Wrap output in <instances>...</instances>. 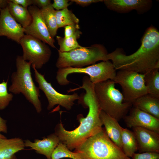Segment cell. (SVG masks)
Listing matches in <instances>:
<instances>
[{
  "label": "cell",
  "instance_id": "cell-34",
  "mask_svg": "<svg viewBox=\"0 0 159 159\" xmlns=\"http://www.w3.org/2000/svg\"><path fill=\"white\" fill-rule=\"evenodd\" d=\"M0 132L7 133V127L6 121L3 119L0 116Z\"/></svg>",
  "mask_w": 159,
  "mask_h": 159
},
{
  "label": "cell",
  "instance_id": "cell-17",
  "mask_svg": "<svg viewBox=\"0 0 159 159\" xmlns=\"http://www.w3.org/2000/svg\"><path fill=\"white\" fill-rule=\"evenodd\" d=\"M100 117L108 137L122 149L121 138L122 127L118 121L102 110L101 111Z\"/></svg>",
  "mask_w": 159,
  "mask_h": 159
},
{
  "label": "cell",
  "instance_id": "cell-23",
  "mask_svg": "<svg viewBox=\"0 0 159 159\" xmlns=\"http://www.w3.org/2000/svg\"><path fill=\"white\" fill-rule=\"evenodd\" d=\"M159 69L153 70L144 74L145 85L148 94L159 98Z\"/></svg>",
  "mask_w": 159,
  "mask_h": 159
},
{
  "label": "cell",
  "instance_id": "cell-25",
  "mask_svg": "<svg viewBox=\"0 0 159 159\" xmlns=\"http://www.w3.org/2000/svg\"><path fill=\"white\" fill-rule=\"evenodd\" d=\"M58 28L69 25L78 24L79 20L75 14L68 8L55 11Z\"/></svg>",
  "mask_w": 159,
  "mask_h": 159
},
{
  "label": "cell",
  "instance_id": "cell-2",
  "mask_svg": "<svg viewBox=\"0 0 159 159\" xmlns=\"http://www.w3.org/2000/svg\"><path fill=\"white\" fill-rule=\"evenodd\" d=\"M141 45L134 53L127 55L122 49L117 48L108 53L116 70H126L145 74L159 69V32L153 26L148 27L141 40Z\"/></svg>",
  "mask_w": 159,
  "mask_h": 159
},
{
  "label": "cell",
  "instance_id": "cell-26",
  "mask_svg": "<svg viewBox=\"0 0 159 159\" xmlns=\"http://www.w3.org/2000/svg\"><path fill=\"white\" fill-rule=\"evenodd\" d=\"M64 158L80 159L78 153L71 151L65 144L59 142L53 152L51 159H60Z\"/></svg>",
  "mask_w": 159,
  "mask_h": 159
},
{
  "label": "cell",
  "instance_id": "cell-3",
  "mask_svg": "<svg viewBox=\"0 0 159 159\" xmlns=\"http://www.w3.org/2000/svg\"><path fill=\"white\" fill-rule=\"evenodd\" d=\"M80 159H131L107 135L104 128L75 149Z\"/></svg>",
  "mask_w": 159,
  "mask_h": 159
},
{
  "label": "cell",
  "instance_id": "cell-21",
  "mask_svg": "<svg viewBox=\"0 0 159 159\" xmlns=\"http://www.w3.org/2000/svg\"><path fill=\"white\" fill-rule=\"evenodd\" d=\"M121 142L122 149L130 158L138 150L136 139L133 132L127 128L122 127Z\"/></svg>",
  "mask_w": 159,
  "mask_h": 159
},
{
  "label": "cell",
  "instance_id": "cell-9",
  "mask_svg": "<svg viewBox=\"0 0 159 159\" xmlns=\"http://www.w3.org/2000/svg\"><path fill=\"white\" fill-rule=\"evenodd\" d=\"M19 44L23 49L24 59L28 61L37 69L42 68L49 60L51 50L46 44L40 40L25 34Z\"/></svg>",
  "mask_w": 159,
  "mask_h": 159
},
{
  "label": "cell",
  "instance_id": "cell-30",
  "mask_svg": "<svg viewBox=\"0 0 159 159\" xmlns=\"http://www.w3.org/2000/svg\"><path fill=\"white\" fill-rule=\"evenodd\" d=\"M64 37L67 38L73 35L80 29L78 24L66 26L64 27Z\"/></svg>",
  "mask_w": 159,
  "mask_h": 159
},
{
  "label": "cell",
  "instance_id": "cell-19",
  "mask_svg": "<svg viewBox=\"0 0 159 159\" xmlns=\"http://www.w3.org/2000/svg\"><path fill=\"white\" fill-rule=\"evenodd\" d=\"M132 105L134 107L159 119V98L148 94L137 99Z\"/></svg>",
  "mask_w": 159,
  "mask_h": 159
},
{
  "label": "cell",
  "instance_id": "cell-31",
  "mask_svg": "<svg viewBox=\"0 0 159 159\" xmlns=\"http://www.w3.org/2000/svg\"><path fill=\"white\" fill-rule=\"evenodd\" d=\"M70 1L83 7L88 6L92 3L103 1L102 0H71Z\"/></svg>",
  "mask_w": 159,
  "mask_h": 159
},
{
  "label": "cell",
  "instance_id": "cell-32",
  "mask_svg": "<svg viewBox=\"0 0 159 159\" xmlns=\"http://www.w3.org/2000/svg\"><path fill=\"white\" fill-rule=\"evenodd\" d=\"M33 5L37 6L40 9L47 7L51 4L50 0H32Z\"/></svg>",
  "mask_w": 159,
  "mask_h": 159
},
{
  "label": "cell",
  "instance_id": "cell-20",
  "mask_svg": "<svg viewBox=\"0 0 159 159\" xmlns=\"http://www.w3.org/2000/svg\"><path fill=\"white\" fill-rule=\"evenodd\" d=\"M7 7L12 17L23 28L27 27L30 24L32 19L28 8L14 3L10 0Z\"/></svg>",
  "mask_w": 159,
  "mask_h": 159
},
{
  "label": "cell",
  "instance_id": "cell-38",
  "mask_svg": "<svg viewBox=\"0 0 159 159\" xmlns=\"http://www.w3.org/2000/svg\"><path fill=\"white\" fill-rule=\"evenodd\" d=\"M76 90H77V88H76Z\"/></svg>",
  "mask_w": 159,
  "mask_h": 159
},
{
  "label": "cell",
  "instance_id": "cell-18",
  "mask_svg": "<svg viewBox=\"0 0 159 159\" xmlns=\"http://www.w3.org/2000/svg\"><path fill=\"white\" fill-rule=\"evenodd\" d=\"M24 141L19 138L0 140V159H10L15 154L24 149Z\"/></svg>",
  "mask_w": 159,
  "mask_h": 159
},
{
  "label": "cell",
  "instance_id": "cell-1",
  "mask_svg": "<svg viewBox=\"0 0 159 159\" xmlns=\"http://www.w3.org/2000/svg\"><path fill=\"white\" fill-rule=\"evenodd\" d=\"M94 87L92 83L87 82L81 87L85 90V93L80 96L79 103L88 107L89 110L85 117L81 114L77 115V120L80 123L79 125L71 131L65 129L61 122L55 127L54 133L59 138L60 142L65 144L71 150L76 149L102 128L100 117L102 110L95 93Z\"/></svg>",
  "mask_w": 159,
  "mask_h": 159
},
{
  "label": "cell",
  "instance_id": "cell-8",
  "mask_svg": "<svg viewBox=\"0 0 159 159\" xmlns=\"http://www.w3.org/2000/svg\"><path fill=\"white\" fill-rule=\"evenodd\" d=\"M145 74L130 71L119 70L113 80L121 87L125 102L132 103L148 94L144 80Z\"/></svg>",
  "mask_w": 159,
  "mask_h": 159
},
{
  "label": "cell",
  "instance_id": "cell-37",
  "mask_svg": "<svg viewBox=\"0 0 159 159\" xmlns=\"http://www.w3.org/2000/svg\"><path fill=\"white\" fill-rule=\"evenodd\" d=\"M10 159H18L15 155H14Z\"/></svg>",
  "mask_w": 159,
  "mask_h": 159
},
{
  "label": "cell",
  "instance_id": "cell-5",
  "mask_svg": "<svg viewBox=\"0 0 159 159\" xmlns=\"http://www.w3.org/2000/svg\"><path fill=\"white\" fill-rule=\"evenodd\" d=\"M115 84L109 80L95 84L94 90L101 110L118 121L126 115L132 104L125 101Z\"/></svg>",
  "mask_w": 159,
  "mask_h": 159
},
{
  "label": "cell",
  "instance_id": "cell-36",
  "mask_svg": "<svg viewBox=\"0 0 159 159\" xmlns=\"http://www.w3.org/2000/svg\"><path fill=\"white\" fill-rule=\"evenodd\" d=\"M6 138L4 135H2L0 133V140Z\"/></svg>",
  "mask_w": 159,
  "mask_h": 159
},
{
  "label": "cell",
  "instance_id": "cell-33",
  "mask_svg": "<svg viewBox=\"0 0 159 159\" xmlns=\"http://www.w3.org/2000/svg\"><path fill=\"white\" fill-rule=\"evenodd\" d=\"M10 1L24 8L28 7L33 5L32 0H10Z\"/></svg>",
  "mask_w": 159,
  "mask_h": 159
},
{
  "label": "cell",
  "instance_id": "cell-24",
  "mask_svg": "<svg viewBox=\"0 0 159 159\" xmlns=\"http://www.w3.org/2000/svg\"><path fill=\"white\" fill-rule=\"evenodd\" d=\"M82 34V32L78 30L73 35L67 38L57 36L56 39L59 46L58 50L61 52H67L81 47L77 39Z\"/></svg>",
  "mask_w": 159,
  "mask_h": 159
},
{
  "label": "cell",
  "instance_id": "cell-22",
  "mask_svg": "<svg viewBox=\"0 0 159 159\" xmlns=\"http://www.w3.org/2000/svg\"><path fill=\"white\" fill-rule=\"evenodd\" d=\"M40 10L48 30L52 37L54 39L58 28L55 16L56 10L52 7L51 4Z\"/></svg>",
  "mask_w": 159,
  "mask_h": 159
},
{
  "label": "cell",
  "instance_id": "cell-16",
  "mask_svg": "<svg viewBox=\"0 0 159 159\" xmlns=\"http://www.w3.org/2000/svg\"><path fill=\"white\" fill-rule=\"evenodd\" d=\"M24 142L25 147H29L32 149L34 150L37 153L44 155L47 159H51L52 154L60 140L54 133L42 140L35 139L33 142L27 139Z\"/></svg>",
  "mask_w": 159,
  "mask_h": 159
},
{
  "label": "cell",
  "instance_id": "cell-13",
  "mask_svg": "<svg viewBox=\"0 0 159 159\" xmlns=\"http://www.w3.org/2000/svg\"><path fill=\"white\" fill-rule=\"evenodd\" d=\"M103 2L108 9L120 13L135 10L142 14L149 11L153 5L150 0H104Z\"/></svg>",
  "mask_w": 159,
  "mask_h": 159
},
{
  "label": "cell",
  "instance_id": "cell-35",
  "mask_svg": "<svg viewBox=\"0 0 159 159\" xmlns=\"http://www.w3.org/2000/svg\"><path fill=\"white\" fill-rule=\"evenodd\" d=\"M9 0H0V9H4L8 7Z\"/></svg>",
  "mask_w": 159,
  "mask_h": 159
},
{
  "label": "cell",
  "instance_id": "cell-7",
  "mask_svg": "<svg viewBox=\"0 0 159 159\" xmlns=\"http://www.w3.org/2000/svg\"><path fill=\"white\" fill-rule=\"evenodd\" d=\"M116 70L111 62L102 61L85 67L58 69L56 79L59 85H66L70 82L67 78L69 74L74 73H84L88 75L90 81L95 84L109 80H113L116 75Z\"/></svg>",
  "mask_w": 159,
  "mask_h": 159
},
{
  "label": "cell",
  "instance_id": "cell-14",
  "mask_svg": "<svg viewBox=\"0 0 159 159\" xmlns=\"http://www.w3.org/2000/svg\"><path fill=\"white\" fill-rule=\"evenodd\" d=\"M127 126L140 127L159 133V119L135 107L124 117Z\"/></svg>",
  "mask_w": 159,
  "mask_h": 159
},
{
  "label": "cell",
  "instance_id": "cell-39",
  "mask_svg": "<svg viewBox=\"0 0 159 159\" xmlns=\"http://www.w3.org/2000/svg\"></svg>",
  "mask_w": 159,
  "mask_h": 159
},
{
  "label": "cell",
  "instance_id": "cell-6",
  "mask_svg": "<svg viewBox=\"0 0 159 159\" xmlns=\"http://www.w3.org/2000/svg\"><path fill=\"white\" fill-rule=\"evenodd\" d=\"M58 51L56 66L58 69L80 68L94 64L100 60L107 61L108 54L106 48L100 44H95L88 47L82 46L67 52Z\"/></svg>",
  "mask_w": 159,
  "mask_h": 159
},
{
  "label": "cell",
  "instance_id": "cell-11",
  "mask_svg": "<svg viewBox=\"0 0 159 159\" xmlns=\"http://www.w3.org/2000/svg\"><path fill=\"white\" fill-rule=\"evenodd\" d=\"M28 9L32 19L30 24L24 28V33L40 40L52 48H55L54 39L52 37L48 30L42 18L40 9L34 5L29 6Z\"/></svg>",
  "mask_w": 159,
  "mask_h": 159
},
{
  "label": "cell",
  "instance_id": "cell-28",
  "mask_svg": "<svg viewBox=\"0 0 159 159\" xmlns=\"http://www.w3.org/2000/svg\"><path fill=\"white\" fill-rule=\"evenodd\" d=\"M131 159H159V153L145 152L134 153Z\"/></svg>",
  "mask_w": 159,
  "mask_h": 159
},
{
  "label": "cell",
  "instance_id": "cell-15",
  "mask_svg": "<svg viewBox=\"0 0 159 159\" xmlns=\"http://www.w3.org/2000/svg\"><path fill=\"white\" fill-rule=\"evenodd\" d=\"M132 129L139 153H159V133L139 127H133Z\"/></svg>",
  "mask_w": 159,
  "mask_h": 159
},
{
  "label": "cell",
  "instance_id": "cell-10",
  "mask_svg": "<svg viewBox=\"0 0 159 159\" xmlns=\"http://www.w3.org/2000/svg\"><path fill=\"white\" fill-rule=\"evenodd\" d=\"M32 67L34 70L35 80L39 85L38 87L44 92L47 99V110H49L58 105L67 110H70L74 104V102L80 98L78 94L74 93L67 95L59 93L53 87L50 82L47 81L44 75L39 72L34 66H32Z\"/></svg>",
  "mask_w": 159,
  "mask_h": 159
},
{
  "label": "cell",
  "instance_id": "cell-4",
  "mask_svg": "<svg viewBox=\"0 0 159 159\" xmlns=\"http://www.w3.org/2000/svg\"><path fill=\"white\" fill-rule=\"evenodd\" d=\"M16 71L11 75V84L9 90L15 94H22L34 106L37 113L42 111V105L39 99V89L35 84L31 75L30 63L25 60L22 56L16 59Z\"/></svg>",
  "mask_w": 159,
  "mask_h": 159
},
{
  "label": "cell",
  "instance_id": "cell-29",
  "mask_svg": "<svg viewBox=\"0 0 159 159\" xmlns=\"http://www.w3.org/2000/svg\"><path fill=\"white\" fill-rule=\"evenodd\" d=\"M53 1L51 5L56 10H60L67 8L70 4V3H69V0H54Z\"/></svg>",
  "mask_w": 159,
  "mask_h": 159
},
{
  "label": "cell",
  "instance_id": "cell-27",
  "mask_svg": "<svg viewBox=\"0 0 159 159\" xmlns=\"http://www.w3.org/2000/svg\"><path fill=\"white\" fill-rule=\"evenodd\" d=\"M8 81L3 80L0 83V110H4L9 105L13 99V94L8 93L7 90Z\"/></svg>",
  "mask_w": 159,
  "mask_h": 159
},
{
  "label": "cell",
  "instance_id": "cell-12",
  "mask_svg": "<svg viewBox=\"0 0 159 159\" xmlns=\"http://www.w3.org/2000/svg\"><path fill=\"white\" fill-rule=\"evenodd\" d=\"M24 29L10 14L8 7L0 9V37L4 36L19 44Z\"/></svg>",
  "mask_w": 159,
  "mask_h": 159
}]
</instances>
